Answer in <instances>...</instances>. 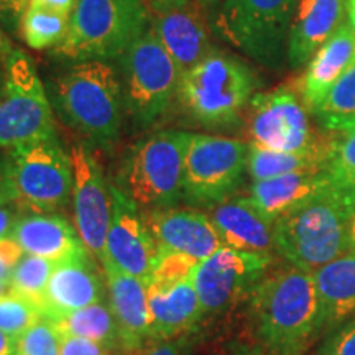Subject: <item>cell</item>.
Wrapping results in <instances>:
<instances>
[{"mask_svg":"<svg viewBox=\"0 0 355 355\" xmlns=\"http://www.w3.org/2000/svg\"><path fill=\"white\" fill-rule=\"evenodd\" d=\"M43 316V311L37 304L15 293L8 291L0 298V331L12 336L13 339L20 337Z\"/></svg>","mask_w":355,"mask_h":355,"instance_id":"cell-33","label":"cell"},{"mask_svg":"<svg viewBox=\"0 0 355 355\" xmlns=\"http://www.w3.org/2000/svg\"><path fill=\"white\" fill-rule=\"evenodd\" d=\"M298 0H216L207 21L216 37L257 63L278 68L288 58V37Z\"/></svg>","mask_w":355,"mask_h":355,"instance_id":"cell-6","label":"cell"},{"mask_svg":"<svg viewBox=\"0 0 355 355\" xmlns=\"http://www.w3.org/2000/svg\"><path fill=\"white\" fill-rule=\"evenodd\" d=\"M56 139L55 110L33 60L15 48L6 58L0 97V148L13 150Z\"/></svg>","mask_w":355,"mask_h":355,"instance_id":"cell-9","label":"cell"},{"mask_svg":"<svg viewBox=\"0 0 355 355\" xmlns=\"http://www.w3.org/2000/svg\"><path fill=\"white\" fill-rule=\"evenodd\" d=\"M30 2L38 3V6H43V7H48V8H51V10L66 13V15H73L78 0H30Z\"/></svg>","mask_w":355,"mask_h":355,"instance_id":"cell-42","label":"cell"},{"mask_svg":"<svg viewBox=\"0 0 355 355\" xmlns=\"http://www.w3.org/2000/svg\"><path fill=\"white\" fill-rule=\"evenodd\" d=\"M141 355H184V354L178 344L171 343V340H162V343L150 345V347L146 349Z\"/></svg>","mask_w":355,"mask_h":355,"instance_id":"cell-43","label":"cell"},{"mask_svg":"<svg viewBox=\"0 0 355 355\" xmlns=\"http://www.w3.org/2000/svg\"><path fill=\"white\" fill-rule=\"evenodd\" d=\"M332 184L355 212V127L336 137L329 166Z\"/></svg>","mask_w":355,"mask_h":355,"instance_id":"cell-32","label":"cell"},{"mask_svg":"<svg viewBox=\"0 0 355 355\" xmlns=\"http://www.w3.org/2000/svg\"><path fill=\"white\" fill-rule=\"evenodd\" d=\"M3 84H6V58H0V97L3 92Z\"/></svg>","mask_w":355,"mask_h":355,"instance_id":"cell-48","label":"cell"},{"mask_svg":"<svg viewBox=\"0 0 355 355\" xmlns=\"http://www.w3.org/2000/svg\"><path fill=\"white\" fill-rule=\"evenodd\" d=\"M0 355H17V339L0 331Z\"/></svg>","mask_w":355,"mask_h":355,"instance_id":"cell-44","label":"cell"},{"mask_svg":"<svg viewBox=\"0 0 355 355\" xmlns=\"http://www.w3.org/2000/svg\"><path fill=\"white\" fill-rule=\"evenodd\" d=\"M10 237L26 255L61 261L86 254L87 247L64 216L33 212L19 216Z\"/></svg>","mask_w":355,"mask_h":355,"instance_id":"cell-23","label":"cell"},{"mask_svg":"<svg viewBox=\"0 0 355 355\" xmlns=\"http://www.w3.org/2000/svg\"><path fill=\"white\" fill-rule=\"evenodd\" d=\"M13 50H15V44L8 38L6 28L0 25V58H7Z\"/></svg>","mask_w":355,"mask_h":355,"instance_id":"cell-45","label":"cell"},{"mask_svg":"<svg viewBox=\"0 0 355 355\" xmlns=\"http://www.w3.org/2000/svg\"><path fill=\"white\" fill-rule=\"evenodd\" d=\"M321 301L324 331L355 316V255L344 254L313 272Z\"/></svg>","mask_w":355,"mask_h":355,"instance_id":"cell-26","label":"cell"},{"mask_svg":"<svg viewBox=\"0 0 355 355\" xmlns=\"http://www.w3.org/2000/svg\"><path fill=\"white\" fill-rule=\"evenodd\" d=\"M8 162L17 206L46 214L68 206L73 196V163L58 139L13 148Z\"/></svg>","mask_w":355,"mask_h":355,"instance_id":"cell-12","label":"cell"},{"mask_svg":"<svg viewBox=\"0 0 355 355\" xmlns=\"http://www.w3.org/2000/svg\"><path fill=\"white\" fill-rule=\"evenodd\" d=\"M309 112L288 86L259 92L248 107L252 144L273 152L316 155L331 162L336 137L326 130L318 132L309 121Z\"/></svg>","mask_w":355,"mask_h":355,"instance_id":"cell-10","label":"cell"},{"mask_svg":"<svg viewBox=\"0 0 355 355\" xmlns=\"http://www.w3.org/2000/svg\"><path fill=\"white\" fill-rule=\"evenodd\" d=\"M17 355H60V332L55 322L43 316L17 337Z\"/></svg>","mask_w":355,"mask_h":355,"instance_id":"cell-34","label":"cell"},{"mask_svg":"<svg viewBox=\"0 0 355 355\" xmlns=\"http://www.w3.org/2000/svg\"><path fill=\"white\" fill-rule=\"evenodd\" d=\"M55 266L56 261L25 254L24 259L13 268L10 277V291L21 296V298L32 301L43 311L46 288Z\"/></svg>","mask_w":355,"mask_h":355,"instance_id":"cell-31","label":"cell"},{"mask_svg":"<svg viewBox=\"0 0 355 355\" xmlns=\"http://www.w3.org/2000/svg\"><path fill=\"white\" fill-rule=\"evenodd\" d=\"M73 163V207L74 227L87 250L102 260L105 241L112 219V184L87 144H76L71 148Z\"/></svg>","mask_w":355,"mask_h":355,"instance_id":"cell-14","label":"cell"},{"mask_svg":"<svg viewBox=\"0 0 355 355\" xmlns=\"http://www.w3.org/2000/svg\"><path fill=\"white\" fill-rule=\"evenodd\" d=\"M331 186L332 180L327 170L296 171L254 181L247 199L266 220L275 224L279 217L303 206Z\"/></svg>","mask_w":355,"mask_h":355,"instance_id":"cell-21","label":"cell"},{"mask_svg":"<svg viewBox=\"0 0 355 355\" xmlns=\"http://www.w3.org/2000/svg\"><path fill=\"white\" fill-rule=\"evenodd\" d=\"M196 3H198V7L202 10L204 15H206V12L209 10L212 6H214L216 0H196Z\"/></svg>","mask_w":355,"mask_h":355,"instance_id":"cell-49","label":"cell"},{"mask_svg":"<svg viewBox=\"0 0 355 355\" xmlns=\"http://www.w3.org/2000/svg\"><path fill=\"white\" fill-rule=\"evenodd\" d=\"M225 247L250 254L270 255L275 250L273 224L247 198H227L207 214Z\"/></svg>","mask_w":355,"mask_h":355,"instance_id":"cell-22","label":"cell"},{"mask_svg":"<svg viewBox=\"0 0 355 355\" xmlns=\"http://www.w3.org/2000/svg\"><path fill=\"white\" fill-rule=\"evenodd\" d=\"M112 201V219L105 241L104 259L112 261L125 273L140 278L148 286L158 259L157 243L146 227L141 211L114 184Z\"/></svg>","mask_w":355,"mask_h":355,"instance_id":"cell-15","label":"cell"},{"mask_svg":"<svg viewBox=\"0 0 355 355\" xmlns=\"http://www.w3.org/2000/svg\"><path fill=\"white\" fill-rule=\"evenodd\" d=\"M158 252L188 255L202 261L225 247L211 217L193 209L141 211Z\"/></svg>","mask_w":355,"mask_h":355,"instance_id":"cell-16","label":"cell"},{"mask_svg":"<svg viewBox=\"0 0 355 355\" xmlns=\"http://www.w3.org/2000/svg\"><path fill=\"white\" fill-rule=\"evenodd\" d=\"M91 255V252H86L56 261L44 296V316L63 318L73 311L104 301V285Z\"/></svg>","mask_w":355,"mask_h":355,"instance_id":"cell-18","label":"cell"},{"mask_svg":"<svg viewBox=\"0 0 355 355\" xmlns=\"http://www.w3.org/2000/svg\"><path fill=\"white\" fill-rule=\"evenodd\" d=\"M347 254L355 255V212L350 217L347 227Z\"/></svg>","mask_w":355,"mask_h":355,"instance_id":"cell-46","label":"cell"},{"mask_svg":"<svg viewBox=\"0 0 355 355\" xmlns=\"http://www.w3.org/2000/svg\"><path fill=\"white\" fill-rule=\"evenodd\" d=\"M30 6V0H0V25L8 32L20 30L21 17Z\"/></svg>","mask_w":355,"mask_h":355,"instance_id":"cell-38","label":"cell"},{"mask_svg":"<svg viewBox=\"0 0 355 355\" xmlns=\"http://www.w3.org/2000/svg\"><path fill=\"white\" fill-rule=\"evenodd\" d=\"M60 355H109L107 347L76 336L60 334Z\"/></svg>","mask_w":355,"mask_h":355,"instance_id":"cell-36","label":"cell"},{"mask_svg":"<svg viewBox=\"0 0 355 355\" xmlns=\"http://www.w3.org/2000/svg\"><path fill=\"white\" fill-rule=\"evenodd\" d=\"M150 336L155 343L173 340L193 331L204 318L194 278L180 282H150Z\"/></svg>","mask_w":355,"mask_h":355,"instance_id":"cell-17","label":"cell"},{"mask_svg":"<svg viewBox=\"0 0 355 355\" xmlns=\"http://www.w3.org/2000/svg\"><path fill=\"white\" fill-rule=\"evenodd\" d=\"M355 63V32L350 24L340 25L334 35L311 58L300 94L311 114L316 110L331 87Z\"/></svg>","mask_w":355,"mask_h":355,"instance_id":"cell-25","label":"cell"},{"mask_svg":"<svg viewBox=\"0 0 355 355\" xmlns=\"http://www.w3.org/2000/svg\"><path fill=\"white\" fill-rule=\"evenodd\" d=\"M349 12H350V24H352L354 32H355V0H349Z\"/></svg>","mask_w":355,"mask_h":355,"instance_id":"cell-51","label":"cell"},{"mask_svg":"<svg viewBox=\"0 0 355 355\" xmlns=\"http://www.w3.org/2000/svg\"><path fill=\"white\" fill-rule=\"evenodd\" d=\"M344 19V0H298L288 37V63L301 68Z\"/></svg>","mask_w":355,"mask_h":355,"instance_id":"cell-24","label":"cell"},{"mask_svg":"<svg viewBox=\"0 0 355 355\" xmlns=\"http://www.w3.org/2000/svg\"><path fill=\"white\" fill-rule=\"evenodd\" d=\"M313 114L321 130L345 132L355 127V63L331 87Z\"/></svg>","mask_w":355,"mask_h":355,"instance_id":"cell-29","label":"cell"},{"mask_svg":"<svg viewBox=\"0 0 355 355\" xmlns=\"http://www.w3.org/2000/svg\"><path fill=\"white\" fill-rule=\"evenodd\" d=\"M188 132L159 130L128 150L121 168V188L140 211L175 207L183 198Z\"/></svg>","mask_w":355,"mask_h":355,"instance_id":"cell-7","label":"cell"},{"mask_svg":"<svg viewBox=\"0 0 355 355\" xmlns=\"http://www.w3.org/2000/svg\"><path fill=\"white\" fill-rule=\"evenodd\" d=\"M24 255L25 252L12 237L0 241V279L10 282L13 268L24 259Z\"/></svg>","mask_w":355,"mask_h":355,"instance_id":"cell-37","label":"cell"},{"mask_svg":"<svg viewBox=\"0 0 355 355\" xmlns=\"http://www.w3.org/2000/svg\"><path fill=\"white\" fill-rule=\"evenodd\" d=\"M329 159L316 157V155L303 153H283L273 150L261 148L259 145H248L247 171L254 181L270 180L288 173L309 171V170H327Z\"/></svg>","mask_w":355,"mask_h":355,"instance_id":"cell-28","label":"cell"},{"mask_svg":"<svg viewBox=\"0 0 355 355\" xmlns=\"http://www.w3.org/2000/svg\"><path fill=\"white\" fill-rule=\"evenodd\" d=\"M354 211L334 188L275 220V250L295 268L313 273L347 254V227Z\"/></svg>","mask_w":355,"mask_h":355,"instance_id":"cell-3","label":"cell"},{"mask_svg":"<svg viewBox=\"0 0 355 355\" xmlns=\"http://www.w3.org/2000/svg\"><path fill=\"white\" fill-rule=\"evenodd\" d=\"M101 263L104 266L109 306L117 322L121 345L125 350H139L145 340H152L146 283L125 273L107 259Z\"/></svg>","mask_w":355,"mask_h":355,"instance_id":"cell-19","label":"cell"},{"mask_svg":"<svg viewBox=\"0 0 355 355\" xmlns=\"http://www.w3.org/2000/svg\"><path fill=\"white\" fill-rule=\"evenodd\" d=\"M250 311L270 355H303L324 331L313 273L295 266L263 277L250 295Z\"/></svg>","mask_w":355,"mask_h":355,"instance_id":"cell-1","label":"cell"},{"mask_svg":"<svg viewBox=\"0 0 355 355\" xmlns=\"http://www.w3.org/2000/svg\"><path fill=\"white\" fill-rule=\"evenodd\" d=\"M152 28L181 73L194 68L216 51L207 30L206 17L198 3L155 13Z\"/></svg>","mask_w":355,"mask_h":355,"instance_id":"cell-20","label":"cell"},{"mask_svg":"<svg viewBox=\"0 0 355 355\" xmlns=\"http://www.w3.org/2000/svg\"><path fill=\"white\" fill-rule=\"evenodd\" d=\"M51 321L55 322L60 334L83 337V339L102 344L107 349L121 345V334H119L114 313L104 301L76 309L63 318L51 319Z\"/></svg>","mask_w":355,"mask_h":355,"instance_id":"cell-27","label":"cell"},{"mask_svg":"<svg viewBox=\"0 0 355 355\" xmlns=\"http://www.w3.org/2000/svg\"><path fill=\"white\" fill-rule=\"evenodd\" d=\"M232 355H265L263 350L255 347H241L237 349Z\"/></svg>","mask_w":355,"mask_h":355,"instance_id":"cell-47","label":"cell"},{"mask_svg":"<svg viewBox=\"0 0 355 355\" xmlns=\"http://www.w3.org/2000/svg\"><path fill=\"white\" fill-rule=\"evenodd\" d=\"M318 355H355V318L327 337Z\"/></svg>","mask_w":355,"mask_h":355,"instance_id":"cell-35","label":"cell"},{"mask_svg":"<svg viewBox=\"0 0 355 355\" xmlns=\"http://www.w3.org/2000/svg\"><path fill=\"white\" fill-rule=\"evenodd\" d=\"M181 71L152 28L119 58L123 107L137 128L150 127L178 99Z\"/></svg>","mask_w":355,"mask_h":355,"instance_id":"cell-8","label":"cell"},{"mask_svg":"<svg viewBox=\"0 0 355 355\" xmlns=\"http://www.w3.org/2000/svg\"><path fill=\"white\" fill-rule=\"evenodd\" d=\"M17 194L15 188L12 183V173H10V162H8V155L0 153V206L3 204L15 202Z\"/></svg>","mask_w":355,"mask_h":355,"instance_id":"cell-39","label":"cell"},{"mask_svg":"<svg viewBox=\"0 0 355 355\" xmlns=\"http://www.w3.org/2000/svg\"><path fill=\"white\" fill-rule=\"evenodd\" d=\"M257 78L237 56L216 50L181 74L178 101L202 127H232L252 101Z\"/></svg>","mask_w":355,"mask_h":355,"instance_id":"cell-5","label":"cell"},{"mask_svg":"<svg viewBox=\"0 0 355 355\" xmlns=\"http://www.w3.org/2000/svg\"><path fill=\"white\" fill-rule=\"evenodd\" d=\"M145 2L152 12L163 13L189 6L191 0H145Z\"/></svg>","mask_w":355,"mask_h":355,"instance_id":"cell-41","label":"cell"},{"mask_svg":"<svg viewBox=\"0 0 355 355\" xmlns=\"http://www.w3.org/2000/svg\"><path fill=\"white\" fill-rule=\"evenodd\" d=\"M69 21L71 15L30 2L21 17L19 32L32 50H55L68 33Z\"/></svg>","mask_w":355,"mask_h":355,"instance_id":"cell-30","label":"cell"},{"mask_svg":"<svg viewBox=\"0 0 355 355\" xmlns=\"http://www.w3.org/2000/svg\"><path fill=\"white\" fill-rule=\"evenodd\" d=\"M272 263V257L220 247L202 260L194 273L204 316L225 313L243 298H250Z\"/></svg>","mask_w":355,"mask_h":355,"instance_id":"cell-13","label":"cell"},{"mask_svg":"<svg viewBox=\"0 0 355 355\" xmlns=\"http://www.w3.org/2000/svg\"><path fill=\"white\" fill-rule=\"evenodd\" d=\"M10 204H3V206H0V241L10 237L12 230L17 224V219H19L17 209L15 207H12Z\"/></svg>","mask_w":355,"mask_h":355,"instance_id":"cell-40","label":"cell"},{"mask_svg":"<svg viewBox=\"0 0 355 355\" xmlns=\"http://www.w3.org/2000/svg\"><path fill=\"white\" fill-rule=\"evenodd\" d=\"M53 110L87 144L110 146L123 121L119 73L109 61H68L50 81Z\"/></svg>","mask_w":355,"mask_h":355,"instance_id":"cell-2","label":"cell"},{"mask_svg":"<svg viewBox=\"0 0 355 355\" xmlns=\"http://www.w3.org/2000/svg\"><path fill=\"white\" fill-rule=\"evenodd\" d=\"M248 162L245 141L189 133L184 153L183 199L191 206L212 207L232 196Z\"/></svg>","mask_w":355,"mask_h":355,"instance_id":"cell-11","label":"cell"},{"mask_svg":"<svg viewBox=\"0 0 355 355\" xmlns=\"http://www.w3.org/2000/svg\"><path fill=\"white\" fill-rule=\"evenodd\" d=\"M8 291H10V282H3V279H0V298L6 296Z\"/></svg>","mask_w":355,"mask_h":355,"instance_id":"cell-50","label":"cell"},{"mask_svg":"<svg viewBox=\"0 0 355 355\" xmlns=\"http://www.w3.org/2000/svg\"><path fill=\"white\" fill-rule=\"evenodd\" d=\"M150 26L145 0H78L51 55L63 61L119 60Z\"/></svg>","mask_w":355,"mask_h":355,"instance_id":"cell-4","label":"cell"}]
</instances>
